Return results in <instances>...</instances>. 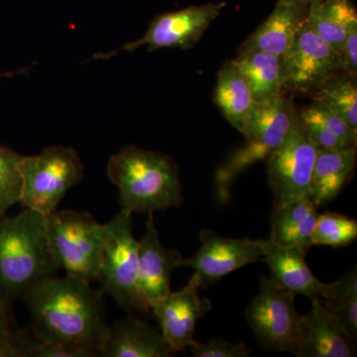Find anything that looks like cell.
Returning <instances> with one entry per match:
<instances>
[{
	"mask_svg": "<svg viewBox=\"0 0 357 357\" xmlns=\"http://www.w3.org/2000/svg\"><path fill=\"white\" fill-rule=\"evenodd\" d=\"M102 295L89 282L67 274L44 279L21 300L40 340L60 345L72 357H96L109 332Z\"/></svg>",
	"mask_w": 357,
	"mask_h": 357,
	"instance_id": "1",
	"label": "cell"
},
{
	"mask_svg": "<svg viewBox=\"0 0 357 357\" xmlns=\"http://www.w3.org/2000/svg\"><path fill=\"white\" fill-rule=\"evenodd\" d=\"M107 173L121 210L153 213L184 201L178 164L168 155L128 145L110 156Z\"/></svg>",
	"mask_w": 357,
	"mask_h": 357,
	"instance_id": "2",
	"label": "cell"
},
{
	"mask_svg": "<svg viewBox=\"0 0 357 357\" xmlns=\"http://www.w3.org/2000/svg\"><path fill=\"white\" fill-rule=\"evenodd\" d=\"M58 270L49 250L46 215L25 208L13 217H0V295L9 302L22 299Z\"/></svg>",
	"mask_w": 357,
	"mask_h": 357,
	"instance_id": "3",
	"label": "cell"
},
{
	"mask_svg": "<svg viewBox=\"0 0 357 357\" xmlns=\"http://www.w3.org/2000/svg\"><path fill=\"white\" fill-rule=\"evenodd\" d=\"M296 115L292 102L282 93L256 103L241 133L245 144L229 157L215 175L218 197L222 203L229 202L230 187L241 173L258 162L266 161L280 146Z\"/></svg>",
	"mask_w": 357,
	"mask_h": 357,
	"instance_id": "4",
	"label": "cell"
},
{
	"mask_svg": "<svg viewBox=\"0 0 357 357\" xmlns=\"http://www.w3.org/2000/svg\"><path fill=\"white\" fill-rule=\"evenodd\" d=\"M103 255L100 281L102 292L109 295L128 314H149L151 310L138 287L139 241L133 236L132 213L121 210L102 225Z\"/></svg>",
	"mask_w": 357,
	"mask_h": 357,
	"instance_id": "5",
	"label": "cell"
},
{
	"mask_svg": "<svg viewBox=\"0 0 357 357\" xmlns=\"http://www.w3.org/2000/svg\"><path fill=\"white\" fill-rule=\"evenodd\" d=\"M49 250L59 270L91 283L100 280L102 225L88 211L65 210L46 215Z\"/></svg>",
	"mask_w": 357,
	"mask_h": 357,
	"instance_id": "6",
	"label": "cell"
},
{
	"mask_svg": "<svg viewBox=\"0 0 357 357\" xmlns=\"http://www.w3.org/2000/svg\"><path fill=\"white\" fill-rule=\"evenodd\" d=\"M24 208L51 215L70 189L83 181L84 167L74 148L50 146L20 162Z\"/></svg>",
	"mask_w": 357,
	"mask_h": 357,
	"instance_id": "7",
	"label": "cell"
},
{
	"mask_svg": "<svg viewBox=\"0 0 357 357\" xmlns=\"http://www.w3.org/2000/svg\"><path fill=\"white\" fill-rule=\"evenodd\" d=\"M296 295L262 275L259 290L245 310L249 328L264 351L294 354L302 314Z\"/></svg>",
	"mask_w": 357,
	"mask_h": 357,
	"instance_id": "8",
	"label": "cell"
},
{
	"mask_svg": "<svg viewBox=\"0 0 357 357\" xmlns=\"http://www.w3.org/2000/svg\"><path fill=\"white\" fill-rule=\"evenodd\" d=\"M318 150L297 112L285 139L265 161L273 204L311 198L312 168Z\"/></svg>",
	"mask_w": 357,
	"mask_h": 357,
	"instance_id": "9",
	"label": "cell"
},
{
	"mask_svg": "<svg viewBox=\"0 0 357 357\" xmlns=\"http://www.w3.org/2000/svg\"><path fill=\"white\" fill-rule=\"evenodd\" d=\"M225 6V2L206 3L160 14L152 20L146 33L140 39L129 42L117 50L96 54L93 59L109 60L121 52H133L142 46H147L149 52L163 48H191L203 37Z\"/></svg>",
	"mask_w": 357,
	"mask_h": 357,
	"instance_id": "10",
	"label": "cell"
},
{
	"mask_svg": "<svg viewBox=\"0 0 357 357\" xmlns=\"http://www.w3.org/2000/svg\"><path fill=\"white\" fill-rule=\"evenodd\" d=\"M283 89L307 91L317 89L342 69V55L333 50L306 21L281 58Z\"/></svg>",
	"mask_w": 357,
	"mask_h": 357,
	"instance_id": "11",
	"label": "cell"
},
{
	"mask_svg": "<svg viewBox=\"0 0 357 357\" xmlns=\"http://www.w3.org/2000/svg\"><path fill=\"white\" fill-rule=\"evenodd\" d=\"M201 248L196 255L182 258L180 267H189L198 275L201 287L206 288L223 277L261 260V239L225 238L211 229L199 234Z\"/></svg>",
	"mask_w": 357,
	"mask_h": 357,
	"instance_id": "12",
	"label": "cell"
},
{
	"mask_svg": "<svg viewBox=\"0 0 357 357\" xmlns=\"http://www.w3.org/2000/svg\"><path fill=\"white\" fill-rule=\"evenodd\" d=\"M199 277L195 273L182 290L169 293L150 309L173 354L188 349L194 340L199 319L213 310L211 301L199 296Z\"/></svg>",
	"mask_w": 357,
	"mask_h": 357,
	"instance_id": "13",
	"label": "cell"
},
{
	"mask_svg": "<svg viewBox=\"0 0 357 357\" xmlns=\"http://www.w3.org/2000/svg\"><path fill=\"white\" fill-rule=\"evenodd\" d=\"M182 258L178 250L162 244L153 213H149L138 249V287L150 309L171 292V278Z\"/></svg>",
	"mask_w": 357,
	"mask_h": 357,
	"instance_id": "14",
	"label": "cell"
},
{
	"mask_svg": "<svg viewBox=\"0 0 357 357\" xmlns=\"http://www.w3.org/2000/svg\"><path fill=\"white\" fill-rule=\"evenodd\" d=\"M356 344L321 299L312 300L311 311L302 316L294 356L298 357L356 356Z\"/></svg>",
	"mask_w": 357,
	"mask_h": 357,
	"instance_id": "15",
	"label": "cell"
},
{
	"mask_svg": "<svg viewBox=\"0 0 357 357\" xmlns=\"http://www.w3.org/2000/svg\"><path fill=\"white\" fill-rule=\"evenodd\" d=\"M263 261L266 262L271 277L281 287L294 295H304L310 299H325L331 283H323L307 266L306 253L296 248H283L269 238L261 239Z\"/></svg>",
	"mask_w": 357,
	"mask_h": 357,
	"instance_id": "16",
	"label": "cell"
},
{
	"mask_svg": "<svg viewBox=\"0 0 357 357\" xmlns=\"http://www.w3.org/2000/svg\"><path fill=\"white\" fill-rule=\"evenodd\" d=\"M307 8L302 2L278 0L269 17L241 45L239 53L261 51L281 59L304 25Z\"/></svg>",
	"mask_w": 357,
	"mask_h": 357,
	"instance_id": "17",
	"label": "cell"
},
{
	"mask_svg": "<svg viewBox=\"0 0 357 357\" xmlns=\"http://www.w3.org/2000/svg\"><path fill=\"white\" fill-rule=\"evenodd\" d=\"M172 351L161 333L133 314L117 319L109 332L103 357H168Z\"/></svg>",
	"mask_w": 357,
	"mask_h": 357,
	"instance_id": "18",
	"label": "cell"
},
{
	"mask_svg": "<svg viewBox=\"0 0 357 357\" xmlns=\"http://www.w3.org/2000/svg\"><path fill=\"white\" fill-rule=\"evenodd\" d=\"M319 217L311 198L273 204L269 239L283 248H299L306 253L312 248V234Z\"/></svg>",
	"mask_w": 357,
	"mask_h": 357,
	"instance_id": "19",
	"label": "cell"
},
{
	"mask_svg": "<svg viewBox=\"0 0 357 357\" xmlns=\"http://www.w3.org/2000/svg\"><path fill=\"white\" fill-rule=\"evenodd\" d=\"M356 163V147L318 150L311 180V199L317 208L337 198L351 178Z\"/></svg>",
	"mask_w": 357,
	"mask_h": 357,
	"instance_id": "20",
	"label": "cell"
},
{
	"mask_svg": "<svg viewBox=\"0 0 357 357\" xmlns=\"http://www.w3.org/2000/svg\"><path fill=\"white\" fill-rule=\"evenodd\" d=\"M213 98L225 119L243 133L257 102L245 77L231 61L218 73Z\"/></svg>",
	"mask_w": 357,
	"mask_h": 357,
	"instance_id": "21",
	"label": "cell"
},
{
	"mask_svg": "<svg viewBox=\"0 0 357 357\" xmlns=\"http://www.w3.org/2000/svg\"><path fill=\"white\" fill-rule=\"evenodd\" d=\"M306 23L342 55L349 30L357 25L356 9L351 0H321L310 4Z\"/></svg>",
	"mask_w": 357,
	"mask_h": 357,
	"instance_id": "22",
	"label": "cell"
},
{
	"mask_svg": "<svg viewBox=\"0 0 357 357\" xmlns=\"http://www.w3.org/2000/svg\"><path fill=\"white\" fill-rule=\"evenodd\" d=\"M245 77L256 102L282 93L281 59L261 51L241 52L231 60Z\"/></svg>",
	"mask_w": 357,
	"mask_h": 357,
	"instance_id": "23",
	"label": "cell"
},
{
	"mask_svg": "<svg viewBox=\"0 0 357 357\" xmlns=\"http://www.w3.org/2000/svg\"><path fill=\"white\" fill-rule=\"evenodd\" d=\"M314 100L325 105L357 133V84L356 77H331L319 86Z\"/></svg>",
	"mask_w": 357,
	"mask_h": 357,
	"instance_id": "24",
	"label": "cell"
},
{
	"mask_svg": "<svg viewBox=\"0 0 357 357\" xmlns=\"http://www.w3.org/2000/svg\"><path fill=\"white\" fill-rule=\"evenodd\" d=\"M324 306L340 321L352 342L357 338V272L352 268L337 281L331 283V290Z\"/></svg>",
	"mask_w": 357,
	"mask_h": 357,
	"instance_id": "25",
	"label": "cell"
},
{
	"mask_svg": "<svg viewBox=\"0 0 357 357\" xmlns=\"http://www.w3.org/2000/svg\"><path fill=\"white\" fill-rule=\"evenodd\" d=\"M357 237V222L340 213L319 215L312 234V245L344 248Z\"/></svg>",
	"mask_w": 357,
	"mask_h": 357,
	"instance_id": "26",
	"label": "cell"
},
{
	"mask_svg": "<svg viewBox=\"0 0 357 357\" xmlns=\"http://www.w3.org/2000/svg\"><path fill=\"white\" fill-rule=\"evenodd\" d=\"M23 155L0 144V217L20 203L22 191V178L20 162Z\"/></svg>",
	"mask_w": 357,
	"mask_h": 357,
	"instance_id": "27",
	"label": "cell"
},
{
	"mask_svg": "<svg viewBox=\"0 0 357 357\" xmlns=\"http://www.w3.org/2000/svg\"><path fill=\"white\" fill-rule=\"evenodd\" d=\"M306 109L335 134L345 148L356 147L357 133L325 105L314 100Z\"/></svg>",
	"mask_w": 357,
	"mask_h": 357,
	"instance_id": "28",
	"label": "cell"
},
{
	"mask_svg": "<svg viewBox=\"0 0 357 357\" xmlns=\"http://www.w3.org/2000/svg\"><path fill=\"white\" fill-rule=\"evenodd\" d=\"M10 305L0 295V357H18L20 328H15Z\"/></svg>",
	"mask_w": 357,
	"mask_h": 357,
	"instance_id": "29",
	"label": "cell"
},
{
	"mask_svg": "<svg viewBox=\"0 0 357 357\" xmlns=\"http://www.w3.org/2000/svg\"><path fill=\"white\" fill-rule=\"evenodd\" d=\"M195 357H246L250 356V351L243 342L234 344L225 338L211 340L206 344L192 340L188 347Z\"/></svg>",
	"mask_w": 357,
	"mask_h": 357,
	"instance_id": "30",
	"label": "cell"
},
{
	"mask_svg": "<svg viewBox=\"0 0 357 357\" xmlns=\"http://www.w3.org/2000/svg\"><path fill=\"white\" fill-rule=\"evenodd\" d=\"M342 69L349 76L356 77L357 73V25L349 30L342 52Z\"/></svg>",
	"mask_w": 357,
	"mask_h": 357,
	"instance_id": "31",
	"label": "cell"
},
{
	"mask_svg": "<svg viewBox=\"0 0 357 357\" xmlns=\"http://www.w3.org/2000/svg\"><path fill=\"white\" fill-rule=\"evenodd\" d=\"M26 69H23L20 70V72H6V73H0V77H11L13 76H15V75L20 74V73H25Z\"/></svg>",
	"mask_w": 357,
	"mask_h": 357,
	"instance_id": "32",
	"label": "cell"
},
{
	"mask_svg": "<svg viewBox=\"0 0 357 357\" xmlns=\"http://www.w3.org/2000/svg\"><path fill=\"white\" fill-rule=\"evenodd\" d=\"M280 1H298L310 6V4L316 3V2L321 1V0H280Z\"/></svg>",
	"mask_w": 357,
	"mask_h": 357,
	"instance_id": "33",
	"label": "cell"
}]
</instances>
